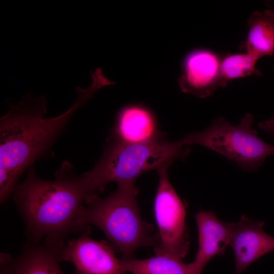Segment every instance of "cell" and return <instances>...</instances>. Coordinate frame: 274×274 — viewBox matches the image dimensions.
Segmentation results:
<instances>
[{"label":"cell","mask_w":274,"mask_h":274,"mask_svg":"<svg viewBox=\"0 0 274 274\" xmlns=\"http://www.w3.org/2000/svg\"><path fill=\"white\" fill-rule=\"evenodd\" d=\"M274 7V6H273Z\"/></svg>","instance_id":"d6986e66"},{"label":"cell","mask_w":274,"mask_h":274,"mask_svg":"<svg viewBox=\"0 0 274 274\" xmlns=\"http://www.w3.org/2000/svg\"><path fill=\"white\" fill-rule=\"evenodd\" d=\"M258 60L246 53L227 55L221 58L220 78L222 87L231 80L249 76H261L260 71L256 68Z\"/></svg>","instance_id":"9a60e30c"},{"label":"cell","mask_w":274,"mask_h":274,"mask_svg":"<svg viewBox=\"0 0 274 274\" xmlns=\"http://www.w3.org/2000/svg\"><path fill=\"white\" fill-rule=\"evenodd\" d=\"M253 122L250 113H247L236 125L218 117L207 128L189 133L181 140L187 146L197 145L213 150L244 170L255 171L268 156L274 155V145L259 138Z\"/></svg>","instance_id":"5b68a950"},{"label":"cell","mask_w":274,"mask_h":274,"mask_svg":"<svg viewBox=\"0 0 274 274\" xmlns=\"http://www.w3.org/2000/svg\"><path fill=\"white\" fill-rule=\"evenodd\" d=\"M198 248L192 262L198 271H202L214 257L224 253L230 245L234 223L223 222L211 211H200L195 215Z\"/></svg>","instance_id":"8fae6325"},{"label":"cell","mask_w":274,"mask_h":274,"mask_svg":"<svg viewBox=\"0 0 274 274\" xmlns=\"http://www.w3.org/2000/svg\"><path fill=\"white\" fill-rule=\"evenodd\" d=\"M168 167L157 170L158 184L154 202L158 240L153 248L157 256L182 260L189 250V235L186 223V206L172 185Z\"/></svg>","instance_id":"8992f818"},{"label":"cell","mask_w":274,"mask_h":274,"mask_svg":"<svg viewBox=\"0 0 274 274\" xmlns=\"http://www.w3.org/2000/svg\"><path fill=\"white\" fill-rule=\"evenodd\" d=\"M14 259L8 254L2 253L0 255V274H14Z\"/></svg>","instance_id":"2e32d148"},{"label":"cell","mask_w":274,"mask_h":274,"mask_svg":"<svg viewBox=\"0 0 274 274\" xmlns=\"http://www.w3.org/2000/svg\"><path fill=\"white\" fill-rule=\"evenodd\" d=\"M249 31L239 48L257 60L274 54V9L253 12L247 20Z\"/></svg>","instance_id":"4fadbf2b"},{"label":"cell","mask_w":274,"mask_h":274,"mask_svg":"<svg viewBox=\"0 0 274 274\" xmlns=\"http://www.w3.org/2000/svg\"><path fill=\"white\" fill-rule=\"evenodd\" d=\"M264 223L243 215L234 223L230 245L233 250L235 274H241L261 256L274 250V238L264 231Z\"/></svg>","instance_id":"9c48e42d"},{"label":"cell","mask_w":274,"mask_h":274,"mask_svg":"<svg viewBox=\"0 0 274 274\" xmlns=\"http://www.w3.org/2000/svg\"><path fill=\"white\" fill-rule=\"evenodd\" d=\"M92 81L87 88H76L78 98L63 113L45 118L47 100L32 93L22 96L18 104L7 99V114L0 118V169L17 182L35 161L51 156L53 145L65 129L73 115L110 81L99 71L91 73Z\"/></svg>","instance_id":"6da1fadb"},{"label":"cell","mask_w":274,"mask_h":274,"mask_svg":"<svg viewBox=\"0 0 274 274\" xmlns=\"http://www.w3.org/2000/svg\"><path fill=\"white\" fill-rule=\"evenodd\" d=\"M55 177L51 181L41 179L33 164L12 194L29 242L40 243L43 238L64 241L72 232L82 234L89 229L82 221L84 204L89 196L80 176L71 162L64 161Z\"/></svg>","instance_id":"7a4b0ae2"},{"label":"cell","mask_w":274,"mask_h":274,"mask_svg":"<svg viewBox=\"0 0 274 274\" xmlns=\"http://www.w3.org/2000/svg\"><path fill=\"white\" fill-rule=\"evenodd\" d=\"M181 140L172 142L166 137L143 144H125L110 139L94 167L80 176L89 196L101 191L112 182H133L147 172L168 167L189 153Z\"/></svg>","instance_id":"3957f363"},{"label":"cell","mask_w":274,"mask_h":274,"mask_svg":"<svg viewBox=\"0 0 274 274\" xmlns=\"http://www.w3.org/2000/svg\"><path fill=\"white\" fill-rule=\"evenodd\" d=\"M123 269L131 274H201L193 262L157 256L143 259H121Z\"/></svg>","instance_id":"5bb4252c"},{"label":"cell","mask_w":274,"mask_h":274,"mask_svg":"<svg viewBox=\"0 0 274 274\" xmlns=\"http://www.w3.org/2000/svg\"><path fill=\"white\" fill-rule=\"evenodd\" d=\"M164 135L159 130L152 110L143 105L133 103L118 110L109 139L125 144H143Z\"/></svg>","instance_id":"30bf717a"},{"label":"cell","mask_w":274,"mask_h":274,"mask_svg":"<svg viewBox=\"0 0 274 274\" xmlns=\"http://www.w3.org/2000/svg\"><path fill=\"white\" fill-rule=\"evenodd\" d=\"M1 173H2V172H1ZM3 174H4V173H3ZM5 175H6V174H5ZM6 176H7V175H6ZM13 182H14V181H13ZM16 184H17V183H16Z\"/></svg>","instance_id":"ac0fdd59"},{"label":"cell","mask_w":274,"mask_h":274,"mask_svg":"<svg viewBox=\"0 0 274 274\" xmlns=\"http://www.w3.org/2000/svg\"><path fill=\"white\" fill-rule=\"evenodd\" d=\"M221 60L219 55L205 49L188 53L183 59L178 79L181 90L204 98L211 95L219 87H222Z\"/></svg>","instance_id":"ba28073f"},{"label":"cell","mask_w":274,"mask_h":274,"mask_svg":"<svg viewBox=\"0 0 274 274\" xmlns=\"http://www.w3.org/2000/svg\"><path fill=\"white\" fill-rule=\"evenodd\" d=\"M133 182L117 184L116 190L101 198L96 193L85 201L82 221L99 228L119 252L122 259L134 258L141 247L156 245L157 233L153 226L142 218Z\"/></svg>","instance_id":"277c9868"},{"label":"cell","mask_w":274,"mask_h":274,"mask_svg":"<svg viewBox=\"0 0 274 274\" xmlns=\"http://www.w3.org/2000/svg\"><path fill=\"white\" fill-rule=\"evenodd\" d=\"M64 242L44 239L43 243L27 242L14 262V274H63L59 263Z\"/></svg>","instance_id":"7c38bea8"},{"label":"cell","mask_w":274,"mask_h":274,"mask_svg":"<svg viewBox=\"0 0 274 274\" xmlns=\"http://www.w3.org/2000/svg\"><path fill=\"white\" fill-rule=\"evenodd\" d=\"M90 229L68 241L61 251V261L71 262L75 274H126L114 246L89 237Z\"/></svg>","instance_id":"52a82bcc"},{"label":"cell","mask_w":274,"mask_h":274,"mask_svg":"<svg viewBox=\"0 0 274 274\" xmlns=\"http://www.w3.org/2000/svg\"><path fill=\"white\" fill-rule=\"evenodd\" d=\"M258 126L264 132L270 133L274 136V116L269 120L260 122Z\"/></svg>","instance_id":"e0dca14e"}]
</instances>
